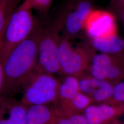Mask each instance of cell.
Returning <instances> with one entry per match:
<instances>
[{"instance_id":"obj_1","label":"cell","mask_w":124,"mask_h":124,"mask_svg":"<svg viewBox=\"0 0 124 124\" xmlns=\"http://www.w3.org/2000/svg\"><path fill=\"white\" fill-rule=\"evenodd\" d=\"M44 28L37 23L31 35L13 49L2 64L3 82L1 96L13 97L21 91L27 76L36 70L40 39Z\"/></svg>"},{"instance_id":"obj_2","label":"cell","mask_w":124,"mask_h":124,"mask_svg":"<svg viewBox=\"0 0 124 124\" xmlns=\"http://www.w3.org/2000/svg\"><path fill=\"white\" fill-rule=\"evenodd\" d=\"M71 4L64 7L56 18L45 28L39 43L36 70L53 75L61 74L58 58V49L61 38L59 33L64 26L67 16L71 12Z\"/></svg>"},{"instance_id":"obj_3","label":"cell","mask_w":124,"mask_h":124,"mask_svg":"<svg viewBox=\"0 0 124 124\" xmlns=\"http://www.w3.org/2000/svg\"><path fill=\"white\" fill-rule=\"evenodd\" d=\"M59 84L54 75L35 70L23 83L20 101L27 107L53 104L58 99Z\"/></svg>"},{"instance_id":"obj_4","label":"cell","mask_w":124,"mask_h":124,"mask_svg":"<svg viewBox=\"0 0 124 124\" xmlns=\"http://www.w3.org/2000/svg\"><path fill=\"white\" fill-rule=\"evenodd\" d=\"M36 23L31 10L18 7L14 11L5 32L0 50L2 64L13 49L31 35Z\"/></svg>"},{"instance_id":"obj_5","label":"cell","mask_w":124,"mask_h":124,"mask_svg":"<svg viewBox=\"0 0 124 124\" xmlns=\"http://www.w3.org/2000/svg\"><path fill=\"white\" fill-rule=\"evenodd\" d=\"M93 56L82 47H74L67 36L61 37L58 58L61 74L80 77L88 69Z\"/></svg>"},{"instance_id":"obj_6","label":"cell","mask_w":124,"mask_h":124,"mask_svg":"<svg viewBox=\"0 0 124 124\" xmlns=\"http://www.w3.org/2000/svg\"><path fill=\"white\" fill-rule=\"evenodd\" d=\"M84 29L92 39L118 35L114 15L105 11L93 10L85 22Z\"/></svg>"},{"instance_id":"obj_7","label":"cell","mask_w":124,"mask_h":124,"mask_svg":"<svg viewBox=\"0 0 124 124\" xmlns=\"http://www.w3.org/2000/svg\"><path fill=\"white\" fill-rule=\"evenodd\" d=\"M79 79L80 91L93 102H107L111 99L114 85L106 80H100L91 75H83Z\"/></svg>"},{"instance_id":"obj_8","label":"cell","mask_w":124,"mask_h":124,"mask_svg":"<svg viewBox=\"0 0 124 124\" xmlns=\"http://www.w3.org/2000/svg\"><path fill=\"white\" fill-rule=\"evenodd\" d=\"M124 113V105H114L102 103L91 104L84 111L88 124H111Z\"/></svg>"},{"instance_id":"obj_9","label":"cell","mask_w":124,"mask_h":124,"mask_svg":"<svg viewBox=\"0 0 124 124\" xmlns=\"http://www.w3.org/2000/svg\"><path fill=\"white\" fill-rule=\"evenodd\" d=\"M27 107L13 97H0V124H26Z\"/></svg>"},{"instance_id":"obj_10","label":"cell","mask_w":124,"mask_h":124,"mask_svg":"<svg viewBox=\"0 0 124 124\" xmlns=\"http://www.w3.org/2000/svg\"><path fill=\"white\" fill-rule=\"evenodd\" d=\"M57 116L52 106L27 107L26 124H56Z\"/></svg>"},{"instance_id":"obj_11","label":"cell","mask_w":124,"mask_h":124,"mask_svg":"<svg viewBox=\"0 0 124 124\" xmlns=\"http://www.w3.org/2000/svg\"><path fill=\"white\" fill-rule=\"evenodd\" d=\"M93 47L101 53L109 55L124 54V40L118 35L92 39Z\"/></svg>"},{"instance_id":"obj_12","label":"cell","mask_w":124,"mask_h":124,"mask_svg":"<svg viewBox=\"0 0 124 124\" xmlns=\"http://www.w3.org/2000/svg\"><path fill=\"white\" fill-rule=\"evenodd\" d=\"M113 55L101 53L93 55L89 67L90 75L100 80H106L108 72L113 61Z\"/></svg>"},{"instance_id":"obj_13","label":"cell","mask_w":124,"mask_h":124,"mask_svg":"<svg viewBox=\"0 0 124 124\" xmlns=\"http://www.w3.org/2000/svg\"><path fill=\"white\" fill-rule=\"evenodd\" d=\"M80 92L78 77L71 75H66L63 80L61 82L60 81L58 99L55 102L68 101Z\"/></svg>"},{"instance_id":"obj_14","label":"cell","mask_w":124,"mask_h":124,"mask_svg":"<svg viewBox=\"0 0 124 124\" xmlns=\"http://www.w3.org/2000/svg\"><path fill=\"white\" fill-rule=\"evenodd\" d=\"M17 0H1L0 3V50L5 32L10 17L14 12Z\"/></svg>"},{"instance_id":"obj_15","label":"cell","mask_w":124,"mask_h":124,"mask_svg":"<svg viewBox=\"0 0 124 124\" xmlns=\"http://www.w3.org/2000/svg\"><path fill=\"white\" fill-rule=\"evenodd\" d=\"M64 26L67 32L70 35H74L84 29V23L80 18L76 11L70 12L65 19Z\"/></svg>"},{"instance_id":"obj_16","label":"cell","mask_w":124,"mask_h":124,"mask_svg":"<svg viewBox=\"0 0 124 124\" xmlns=\"http://www.w3.org/2000/svg\"><path fill=\"white\" fill-rule=\"evenodd\" d=\"M52 0H24L18 8L21 9L38 10L40 11H46Z\"/></svg>"},{"instance_id":"obj_17","label":"cell","mask_w":124,"mask_h":124,"mask_svg":"<svg viewBox=\"0 0 124 124\" xmlns=\"http://www.w3.org/2000/svg\"><path fill=\"white\" fill-rule=\"evenodd\" d=\"M105 103L114 105H124V81H121L114 85L111 99Z\"/></svg>"},{"instance_id":"obj_18","label":"cell","mask_w":124,"mask_h":124,"mask_svg":"<svg viewBox=\"0 0 124 124\" xmlns=\"http://www.w3.org/2000/svg\"><path fill=\"white\" fill-rule=\"evenodd\" d=\"M56 124H88L83 114L57 116Z\"/></svg>"},{"instance_id":"obj_19","label":"cell","mask_w":124,"mask_h":124,"mask_svg":"<svg viewBox=\"0 0 124 124\" xmlns=\"http://www.w3.org/2000/svg\"><path fill=\"white\" fill-rule=\"evenodd\" d=\"M93 9L91 3L87 1H82L79 3L76 9L80 18L85 23L89 14Z\"/></svg>"},{"instance_id":"obj_20","label":"cell","mask_w":124,"mask_h":124,"mask_svg":"<svg viewBox=\"0 0 124 124\" xmlns=\"http://www.w3.org/2000/svg\"><path fill=\"white\" fill-rule=\"evenodd\" d=\"M3 82V75L2 64L0 61V97L1 95V93H2Z\"/></svg>"},{"instance_id":"obj_21","label":"cell","mask_w":124,"mask_h":124,"mask_svg":"<svg viewBox=\"0 0 124 124\" xmlns=\"http://www.w3.org/2000/svg\"><path fill=\"white\" fill-rule=\"evenodd\" d=\"M111 124H122L121 123H120V122L118 120H116L114 122H113Z\"/></svg>"},{"instance_id":"obj_22","label":"cell","mask_w":124,"mask_h":124,"mask_svg":"<svg viewBox=\"0 0 124 124\" xmlns=\"http://www.w3.org/2000/svg\"><path fill=\"white\" fill-rule=\"evenodd\" d=\"M122 19H123V20L124 22V11L123 12V13H122Z\"/></svg>"},{"instance_id":"obj_23","label":"cell","mask_w":124,"mask_h":124,"mask_svg":"<svg viewBox=\"0 0 124 124\" xmlns=\"http://www.w3.org/2000/svg\"><path fill=\"white\" fill-rule=\"evenodd\" d=\"M122 1L123 2V3H124V0H122Z\"/></svg>"},{"instance_id":"obj_24","label":"cell","mask_w":124,"mask_h":124,"mask_svg":"<svg viewBox=\"0 0 124 124\" xmlns=\"http://www.w3.org/2000/svg\"><path fill=\"white\" fill-rule=\"evenodd\" d=\"M1 0H0V1H1Z\"/></svg>"}]
</instances>
